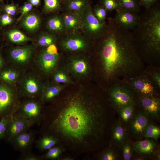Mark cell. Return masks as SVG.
Segmentation results:
<instances>
[{
	"label": "cell",
	"instance_id": "1",
	"mask_svg": "<svg viewBox=\"0 0 160 160\" xmlns=\"http://www.w3.org/2000/svg\"><path fill=\"white\" fill-rule=\"evenodd\" d=\"M49 103L42 111V136H55L57 145L75 154L103 147L110 122L111 106L107 98L95 89L80 88L62 92Z\"/></svg>",
	"mask_w": 160,
	"mask_h": 160
},
{
	"label": "cell",
	"instance_id": "2",
	"mask_svg": "<svg viewBox=\"0 0 160 160\" xmlns=\"http://www.w3.org/2000/svg\"><path fill=\"white\" fill-rule=\"evenodd\" d=\"M97 77L105 91L116 81L142 73L145 66L137 55L131 31L108 19L104 33L93 41Z\"/></svg>",
	"mask_w": 160,
	"mask_h": 160
},
{
	"label": "cell",
	"instance_id": "3",
	"mask_svg": "<svg viewBox=\"0 0 160 160\" xmlns=\"http://www.w3.org/2000/svg\"><path fill=\"white\" fill-rule=\"evenodd\" d=\"M134 47L145 64L160 67V5L159 1L139 15L131 31Z\"/></svg>",
	"mask_w": 160,
	"mask_h": 160
},
{
	"label": "cell",
	"instance_id": "4",
	"mask_svg": "<svg viewBox=\"0 0 160 160\" xmlns=\"http://www.w3.org/2000/svg\"><path fill=\"white\" fill-rule=\"evenodd\" d=\"M37 48L33 42L9 47L6 49L4 55L7 65L22 72L32 69Z\"/></svg>",
	"mask_w": 160,
	"mask_h": 160
},
{
	"label": "cell",
	"instance_id": "5",
	"mask_svg": "<svg viewBox=\"0 0 160 160\" xmlns=\"http://www.w3.org/2000/svg\"><path fill=\"white\" fill-rule=\"evenodd\" d=\"M105 91L112 108L118 112L123 107L135 102L133 92L121 79L112 84Z\"/></svg>",
	"mask_w": 160,
	"mask_h": 160
},
{
	"label": "cell",
	"instance_id": "6",
	"mask_svg": "<svg viewBox=\"0 0 160 160\" xmlns=\"http://www.w3.org/2000/svg\"><path fill=\"white\" fill-rule=\"evenodd\" d=\"M121 79L128 85L135 95L148 97H160V87L149 76L143 72Z\"/></svg>",
	"mask_w": 160,
	"mask_h": 160
},
{
	"label": "cell",
	"instance_id": "7",
	"mask_svg": "<svg viewBox=\"0 0 160 160\" xmlns=\"http://www.w3.org/2000/svg\"><path fill=\"white\" fill-rule=\"evenodd\" d=\"M21 100L15 84L0 81V119L12 116L18 108Z\"/></svg>",
	"mask_w": 160,
	"mask_h": 160
},
{
	"label": "cell",
	"instance_id": "8",
	"mask_svg": "<svg viewBox=\"0 0 160 160\" xmlns=\"http://www.w3.org/2000/svg\"><path fill=\"white\" fill-rule=\"evenodd\" d=\"M60 57L59 53H52L46 48H41L37 51L32 69L45 81L49 80L59 66Z\"/></svg>",
	"mask_w": 160,
	"mask_h": 160
},
{
	"label": "cell",
	"instance_id": "9",
	"mask_svg": "<svg viewBox=\"0 0 160 160\" xmlns=\"http://www.w3.org/2000/svg\"><path fill=\"white\" fill-rule=\"evenodd\" d=\"M45 81L32 69L23 72L16 84L20 98H40Z\"/></svg>",
	"mask_w": 160,
	"mask_h": 160
},
{
	"label": "cell",
	"instance_id": "10",
	"mask_svg": "<svg viewBox=\"0 0 160 160\" xmlns=\"http://www.w3.org/2000/svg\"><path fill=\"white\" fill-rule=\"evenodd\" d=\"M44 105L40 98H24L14 115L26 119L33 124L40 125Z\"/></svg>",
	"mask_w": 160,
	"mask_h": 160
},
{
	"label": "cell",
	"instance_id": "11",
	"mask_svg": "<svg viewBox=\"0 0 160 160\" xmlns=\"http://www.w3.org/2000/svg\"><path fill=\"white\" fill-rule=\"evenodd\" d=\"M80 18L81 28L84 34L93 41L102 36L106 30L107 23H101L95 17L91 5L78 14Z\"/></svg>",
	"mask_w": 160,
	"mask_h": 160
},
{
	"label": "cell",
	"instance_id": "12",
	"mask_svg": "<svg viewBox=\"0 0 160 160\" xmlns=\"http://www.w3.org/2000/svg\"><path fill=\"white\" fill-rule=\"evenodd\" d=\"M78 32H68L61 38L59 44L63 50L68 52H78L92 48L93 41Z\"/></svg>",
	"mask_w": 160,
	"mask_h": 160
},
{
	"label": "cell",
	"instance_id": "13",
	"mask_svg": "<svg viewBox=\"0 0 160 160\" xmlns=\"http://www.w3.org/2000/svg\"><path fill=\"white\" fill-rule=\"evenodd\" d=\"M68 71L78 78H85L89 75L91 68L88 60L84 55L76 54L68 58L67 64Z\"/></svg>",
	"mask_w": 160,
	"mask_h": 160
},
{
	"label": "cell",
	"instance_id": "14",
	"mask_svg": "<svg viewBox=\"0 0 160 160\" xmlns=\"http://www.w3.org/2000/svg\"><path fill=\"white\" fill-rule=\"evenodd\" d=\"M135 102L139 111L149 118H157L160 111L159 97H152L134 94Z\"/></svg>",
	"mask_w": 160,
	"mask_h": 160
},
{
	"label": "cell",
	"instance_id": "15",
	"mask_svg": "<svg viewBox=\"0 0 160 160\" xmlns=\"http://www.w3.org/2000/svg\"><path fill=\"white\" fill-rule=\"evenodd\" d=\"M33 125L28 120L13 115L9 122L5 139L10 142L17 135L28 131Z\"/></svg>",
	"mask_w": 160,
	"mask_h": 160
},
{
	"label": "cell",
	"instance_id": "16",
	"mask_svg": "<svg viewBox=\"0 0 160 160\" xmlns=\"http://www.w3.org/2000/svg\"><path fill=\"white\" fill-rule=\"evenodd\" d=\"M113 18L116 22L121 28L131 31L136 25L139 17L138 13L133 12L121 8L115 10Z\"/></svg>",
	"mask_w": 160,
	"mask_h": 160
},
{
	"label": "cell",
	"instance_id": "17",
	"mask_svg": "<svg viewBox=\"0 0 160 160\" xmlns=\"http://www.w3.org/2000/svg\"><path fill=\"white\" fill-rule=\"evenodd\" d=\"M150 122L149 117L139 111L136 113L128 124L130 132L135 137L140 138L143 136L144 130Z\"/></svg>",
	"mask_w": 160,
	"mask_h": 160
},
{
	"label": "cell",
	"instance_id": "18",
	"mask_svg": "<svg viewBox=\"0 0 160 160\" xmlns=\"http://www.w3.org/2000/svg\"><path fill=\"white\" fill-rule=\"evenodd\" d=\"M64 87L62 84L49 80L44 82L40 98L43 104L49 103L63 92Z\"/></svg>",
	"mask_w": 160,
	"mask_h": 160
},
{
	"label": "cell",
	"instance_id": "19",
	"mask_svg": "<svg viewBox=\"0 0 160 160\" xmlns=\"http://www.w3.org/2000/svg\"><path fill=\"white\" fill-rule=\"evenodd\" d=\"M34 138V133L28 131L17 135L10 143L16 150L25 153L32 147Z\"/></svg>",
	"mask_w": 160,
	"mask_h": 160
},
{
	"label": "cell",
	"instance_id": "20",
	"mask_svg": "<svg viewBox=\"0 0 160 160\" xmlns=\"http://www.w3.org/2000/svg\"><path fill=\"white\" fill-rule=\"evenodd\" d=\"M132 146L133 152L137 155L145 157L154 153L157 145L153 140L148 139L135 142Z\"/></svg>",
	"mask_w": 160,
	"mask_h": 160
},
{
	"label": "cell",
	"instance_id": "21",
	"mask_svg": "<svg viewBox=\"0 0 160 160\" xmlns=\"http://www.w3.org/2000/svg\"><path fill=\"white\" fill-rule=\"evenodd\" d=\"M21 26L27 31L33 33L40 27L41 20L40 16L34 12H30L20 20Z\"/></svg>",
	"mask_w": 160,
	"mask_h": 160
},
{
	"label": "cell",
	"instance_id": "22",
	"mask_svg": "<svg viewBox=\"0 0 160 160\" xmlns=\"http://www.w3.org/2000/svg\"><path fill=\"white\" fill-rule=\"evenodd\" d=\"M5 35L9 41L17 45L26 44L29 42H34L36 40L16 28L9 30L5 32Z\"/></svg>",
	"mask_w": 160,
	"mask_h": 160
},
{
	"label": "cell",
	"instance_id": "23",
	"mask_svg": "<svg viewBox=\"0 0 160 160\" xmlns=\"http://www.w3.org/2000/svg\"><path fill=\"white\" fill-rule=\"evenodd\" d=\"M128 133L120 121L117 122L113 126L111 132V140L113 143L121 147L127 141Z\"/></svg>",
	"mask_w": 160,
	"mask_h": 160
},
{
	"label": "cell",
	"instance_id": "24",
	"mask_svg": "<svg viewBox=\"0 0 160 160\" xmlns=\"http://www.w3.org/2000/svg\"><path fill=\"white\" fill-rule=\"evenodd\" d=\"M62 16L66 31H76L81 28L80 18L78 14L66 11Z\"/></svg>",
	"mask_w": 160,
	"mask_h": 160
},
{
	"label": "cell",
	"instance_id": "25",
	"mask_svg": "<svg viewBox=\"0 0 160 160\" xmlns=\"http://www.w3.org/2000/svg\"><path fill=\"white\" fill-rule=\"evenodd\" d=\"M46 28L54 34H61L66 31L62 16L59 15L49 17L46 23Z\"/></svg>",
	"mask_w": 160,
	"mask_h": 160
},
{
	"label": "cell",
	"instance_id": "26",
	"mask_svg": "<svg viewBox=\"0 0 160 160\" xmlns=\"http://www.w3.org/2000/svg\"><path fill=\"white\" fill-rule=\"evenodd\" d=\"M23 72L7 65L0 71V81L16 84Z\"/></svg>",
	"mask_w": 160,
	"mask_h": 160
},
{
	"label": "cell",
	"instance_id": "27",
	"mask_svg": "<svg viewBox=\"0 0 160 160\" xmlns=\"http://www.w3.org/2000/svg\"><path fill=\"white\" fill-rule=\"evenodd\" d=\"M63 4L66 11L79 14L85 10L90 3L89 0H71Z\"/></svg>",
	"mask_w": 160,
	"mask_h": 160
},
{
	"label": "cell",
	"instance_id": "28",
	"mask_svg": "<svg viewBox=\"0 0 160 160\" xmlns=\"http://www.w3.org/2000/svg\"><path fill=\"white\" fill-rule=\"evenodd\" d=\"M49 80L61 84H70L72 82L67 70L59 66L53 73Z\"/></svg>",
	"mask_w": 160,
	"mask_h": 160
},
{
	"label": "cell",
	"instance_id": "29",
	"mask_svg": "<svg viewBox=\"0 0 160 160\" xmlns=\"http://www.w3.org/2000/svg\"><path fill=\"white\" fill-rule=\"evenodd\" d=\"M59 143L58 139L50 135L42 136L36 142V147L39 150L44 151L48 150L57 145Z\"/></svg>",
	"mask_w": 160,
	"mask_h": 160
},
{
	"label": "cell",
	"instance_id": "30",
	"mask_svg": "<svg viewBox=\"0 0 160 160\" xmlns=\"http://www.w3.org/2000/svg\"><path fill=\"white\" fill-rule=\"evenodd\" d=\"M35 40V44L36 47L41 48L56 44L57 41V38L54 34L46 32L40 33Z\"/></svg>",
	"mask_w": 160,
	"mask_h": 160
},
{
	"label": "cell",
	"instance_id": "31",
	"mask_svg": "<svg viewBox=\"0 0 160 160\" xmlns=\"http://www.w3.org/2000/svg\"><path fill=\"white\" fill-rule=\"evenodd\" d=\"M136 106L135 102L123 107L118 112L120 121L124 125L128 124L133 119L135 113Z\"/></svg>",
	"mask_w": 160,
	"mask_h": 160
},
{
	"label": "cell",
	"instance_id": "32",
	"mask_svg": "<svg viewBox=\"0 0 160 160\" xmlns=\"http://www.w3.org/2000/svg\"><path fill=\"white\" fill-rule=\"evenodd\" d=\"M120 7L124 9L133 12L139 13L140 6L138 0H118Z\"/></svg>",
	"mask_w": 160,
	"mask_h": 160
},
{
	"label": "cell",
	"instance_id": "33",
	"mask_svg": "<svg viewBox=\"0 0 160 160\" xmlns=\"http://www.w3.org/2000/svg\"><path fill=\"white\" fill-rule=\"evenodd\" d=\"M43 11L46 14L57 12L62 8L60 0H44Z\"/></svg>",
	"mask_w": 160,
	"mask_h": 160
},
{
	"label": "cell",
	"instance_id": "34",
	"mask_svg": "<svg viewBox=\"0 0 160 160\" xmlns=\"http://www.w3.org/2000/svg\"><path fill=\"white\" fill-rule=\"evenodd\" d=\"M143 72L149 76L160 87V67L148 65Z\"/></svg>",
	"mask_w": 160,
	"mask_h": 160
},
{
	"label": "cell",
	"instance_id": "35",
	"mask_svg": "<svg viewBox=\"0 0 160 160\" xmlns=\"http://www.w3.org/2000/svg\"><path fill=\"white\" fill-rule=\"evenodd\" d=\"M160 136V129L151 122L145 129L143 137L146 138H152L157 140Z\"/></svg>",
	"mask_w": 160,
	"mask_h": 160
},
{
	"label": "cell",
	"instance_id": "36",
	"mask_svg": "<svg viewBox=\"0 0 160 160\" xmlns=\"http://www.w3.org/2000/svg\"><path fill=\"white\" fill-rule=\"evenodd\" d=\"M64 151L59 145H56L47 150V152L42 157V159H58L62 152Z\"/></svg>",
	"mask_w": 160,
	"mask_h": 160
},
{
	"label": "cell",
	"instance_id": "37",
	"mask_svg": "<svg viewBox=\"0 0 160 160\" xmlns=\"http://www.w3.org/2000/svg\"><path fill=\"white\" fill-rule=\"evenodd\" d=\"M93 14L100 22L104 23L107 16V10L100 4H97L92 9Z\"/></svg>",
	"mask_w": 160,
	"mask_h": 160
},
{
	"label": "cell",
	"instance_id": "38",
	"mask_svg": "<svg viewBox=\"0 0 160 160\" xmlns=\"http://www.w3.org/2000/svg\"><path fill=\"white\" fill-rule=\"evenodd\" d=\"M98 158L101 160H116L119 159V155L114 149L108 148L100 153Z\"/></svg>",
	"mask_w": 160,
	"mask_h": 160
},
{
	"label": "cell",
	"instance_id": "39",
	"mask_svg": "<svg viewBox=\"0 0 160 160\" xmlns=\"http://www.w3.org/2000/svg\"><path fill=\"white\" fill-rule=\"evenodd\" d=\"M99 2L107 12H111L121 8L118 0H99Z\"/></svg>",
	"mask_w": 160,
	"mask_h": 160
},
{
	"label": "cell",
	"instance_id": "40",
	"mask_svg": "<svg viewBox=\"0 0 160 160\" xmlns=\"http://www.w3.org/2000/svg\"><path fill=\"white\" fill-rule=\"evenodd\" d=\"M124 158L125 160H130L132 157L133 150L130 143L126 141L122 146Z\"/></svg>",
	"mask_w": 160,
	"mask_h": 160
},
{
	"label": "cell",
	"instance_id": "41",
	"mask_svg": "<svg viewBox=\"0 0 160 160\" xmlns=\"http://www.w3.org/2000/svg\"><path fill=\"white\" fill-rule=\"evenodd\" d=\"M11 117H6L0 119V140L5 138L8 124Z\"/></svg>",
	"mask_w": 160,
	"mask_h": 160
},
{
	"label": "cell",
	"instance_id": "42",
	"mask_svg": "<svg viewBox=\"0 0 160 160\" xmlns=\"http://www.w3.org/2000/svg\"><path fill=\"white\" fill-rule=\"evenodd\" d=\"M4 10L5 13L10 16L15 15L19 10L18 6L14 3L4 6Z\"/></svg>",
	"mask_w": 160,
	"mask_h": 160
},
{
	"label": "cell",
	"instance_id": "43",
	"mask_svg": "<svg viewBox=\"0 0 160 160\" xmlns=\"http://www.w3.org/2000/svg\"><path fill=\"white\" fill-rule=\"evenodd\" d=\"M33 7L31 4L28 2L24 3L20 8V15L17 22L20 21L23 16L31 12Z\"/></svg>",
	"mask_w": 160,
	"mask_h": 160
},
{
	"label": "cell",
	"instance_id": "44",
	"mask_svg": "<svg viewBox=\"0 0 160 160\" xmlns=\"http://www.w3.org/2000/svg\"><path fill=\"white\" fill-rule=\"evenodd\" d=\"M13 19L12 17L6 13L1 15L0 22L1 25L6 26L11 24L13 22Z\"/></svg>",
	"mask_w": 160,
	"mask_h": 160
},
{
	"label": "cell",
	"instance_id": "45",
	"mask_svg": "<svg viewBox=\"0 0 160 160\" xmlns=\"http://www.w3.org/2000/svg\"><path fill=\"white\" fill-rule=\"evenodd\" d=\"M140 5L143 6L145 9H150L159 0H138Z\"/></svg>",
	"mask_w": 160,
	"mask_h": 160
},
{
	"label": "cell",
	"instance_id": "46",
	"mask_svg": "<svg viewBox=\"0 0 160 160\" xmlns=\"http://www.w3.org/2000/svg\"><path fill=\"white\" fill-rule=\"evenodd\" d=\"M23 154L20 157L21 160H40L42 159V157H40L36 155L27 153Z\"/></svg>",
	"mask_w": 160,
	"mask_h": 160
},
{
	"label": "cell",
	"instance_id": "47",
	"mask_svg": "<svg viewBox=\"0 0 160 160\" xmlns=\"http://www.w3.org/2000/svg\"><path fill=\"white\" fill-rule=\"evenodd\" d=\"M7 65V62L4 55L0 51V71L6 67Z\"/></svg>",
	"mask_w": 160,
	"mask_h": 160
},
{
	"label": "cell",
	"instance_id": "48",
	"mask_svg": "<svg viewBox=\"0 0 160 160\" xmlns=\"http://www.w3.org/2000/svg\"><path fill=\"white\" fill-rule=\"evenodd\" d=\"M27 1L33 7H37L41 4V0H27Z\"/></svg>",
	"mask_w": 160,
	"mask_h": 160
},
{
	"label": "cell",
	"instance_id": "49",
	"mask_svg": "<svg viewBox=\"0 0 160 160\" xmlns=\"http://www.w3.org/2000/svg\"><path fill=\"white\" fill-rule=\"evenodd\" d=\"M133 159L134 160H143L145 159V158L144 156L137 155L136 156L134 157Z\"/></svg>",
	"mask_w": 160,
	"mask_h": 160
},
{
	"label": "cell",
	"instance_id": "50",
	"mask_svg": "<svg viewBox=\"0 0 160 160\" xmlns=\"http://www.w3.org/2000/svg\"><path fill=\"white\" fill-rule=\"evenodd\" d=\"M60 0L62 3L63 4H64V3L71 0Z\"/></svg>",
	"mask_w": 160,
	"mask_h": 160
},
{
	"label": "cell",
	"instance_id": "51",
	"mask_svg": "<svg viewBox=\"0 0 160 160\" xmlns=\"http://www.w3.org/2000/svg\"><path fill=\"white\" fill-rule=\"evenodd\" d=\"M2 10V8L1 6L0 5V18L1 15V13Z\"/></svg>",
	"mask_w": 160,
	"mask_h": 160
},
{
	"label": "cell",
	"instance_id": "52",
	"mask_svg": "<svg viewBox=\"0 0 160 160\" xmlns=\"http://www.w3.org/2000/svg\"><path fill=\"white\" fill-rule=\"evenodd\" d=\"M4 0H0V2H2Z\"/></svg>",
	"mask_w": 160,
	"mask_h": 160
}]
</instances>
